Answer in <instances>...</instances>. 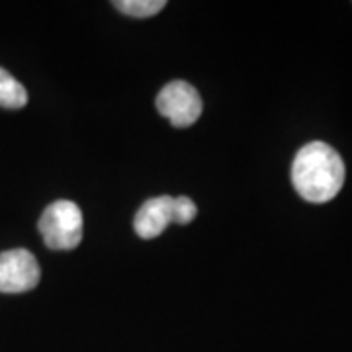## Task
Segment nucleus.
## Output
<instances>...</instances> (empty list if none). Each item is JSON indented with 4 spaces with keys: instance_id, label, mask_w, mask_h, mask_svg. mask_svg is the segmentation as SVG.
<instances>
[{
    "instance_id": "obj_1",
    "label": "nucleus",
    "mask_w": 352,
    "mask_h": 352,
    "mask_svg": "<svg viewBox=\"0 0 352 352\" xmlns=\"http://www.w3.org/2000/svg\"><path fill=\"white\" fill-rule=\"evenodd\" d=\"M344 163L331 145L314 141L302 147L292 164V182L303 200L325 204L344 184Z\"/></svg>"
},
{
    "instance_id": "obj_2",
    "label": "nucleus",
    "mask_w": 352,
    "mask_h": 352,
    "mask_svg": "<svg viewBox=\"0 0 352 352\" xmlns=\"http://www.w3.org/2000/svg\"><path fill=\"white\" fill-rule=\"evenodd\" d=\"M82 212L71 200H57L45 208L38 229L53 251H71L82 241Z\"/></svg>"
},
{
    "instance_id": "obj_3",
    "label": "nucleus",
    "mask_w": 352,
    "mask_h": 352,
    "mask_svg": "<svg viewBox=\"0 0 352 352\" xmlns=\"http://www.w3.org/2000/svg\"><path fill=\"white\" fill-rule=\"evenodd\" d=\"M201 108L204 104L198 90L184 80L168 82L157 96V110L161 116L168 118V122L175 127H188L196 124L201 116Z\"/></svg>"
},
{
    "instance_id": "obj_4",
    "label": "nucleus",
    "mask_w": 352,
    "mask_h": 352,
    "mask_svg": "<svg viewBox=\"0 0 352 352\" xmlns=\"http://www.w3.org/2000/svg\"><path fill=\"white\" fill-rule=\"evenodd\" d=\"M41 270L36 256L25 249L0 252V292L22 294L39 284Z\"/></svg>"
},
{
    "instance_id": "obj_5",
    "label": "nucleus",
    "mask_w": 352,
    "mask_h": 352,
    "mask_svg": "<svg viewBox=\"0 0 352 352\" xmlns=\"http://www.w3.org/2000/svg\"><path fill=\"white\" fill-rule=\"evenodd\" d=\"M168 223H176V198L157 196L139 208L133 229L141 239H155L164 233Z\"/></svg>"
},
{
    "instance_id": "obj_6",
    "label": "nucleus",
    "mask_w": 352,
    "mask_h": 352,
    "mask_svg": "<svg viewBox=\"0 0 352 352\" xmlns=\"http://www.w3.org/2000/svg\"><path fill=\"white\" fill-rule=\"evenodd\" d=\"M25 104H28V92L22 87V82L0 67V106L8 110H20Z\"/></svg>"
},
{
    "instance_id": "obj_7",
    "label": "nucleus",
    "mask_w": 352,
    "mask_h": 352,
    "mask_svg": "<svg viewBox=\"0 0 352 352\" xmlns=\"http://www.w3.org/2000/svg\"><path fill=\"white\" fill-rule=\"evenodd\" d=\"M113 6L120 12L133 16V18H151L166 6L164 0H116Z\"/></svg>"
},
{
    "instance_id": "obj_8",
    "label": "nucleus",
    "mask_w": 352,
    "mask_h": 352,
    "mask_svg": "<svg viewBox=\"0 0 352 352\" xmlns=\"http://www.w3.org/2000/svg\"><path fill=\"white\" fill-rule=\"evenodd\" d=\"M194 217H196V204L186 196H178L176 198V223L188 226Z\"/></svg>"
}]
</instances>
